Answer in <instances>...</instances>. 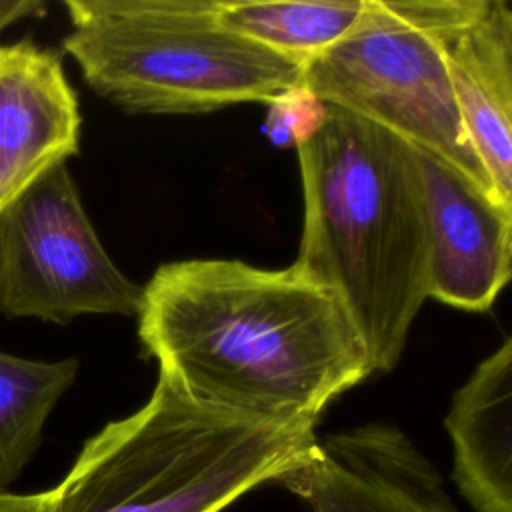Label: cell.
<instances>
[{
	"label": "cell",
	"mask_w": 512,
	"mask_h": 512,
	"mask_svg": "<svg viewBox=\"0 0 512 512\" xmlns=\"http://www.w3.org/2000/svg\"><path fill=\"white\" fill-rule=\"evenodd\" d=\"M158 376L242 414L316 424L372 370L338 298L294 264L194 258L156 268L136 314Z\"/></svg>",
	"instance_id": "obj_1"
},
{
	"label": "cell",
	"mask_w": 512,
	"mask_h": 512,
	"mask_svg": "<svg viewBox=\"0 0 512 512\" xmlns=\"http://www.w3.org/2000/svg\"><path fill=\"white\" fill-rule=\"evenodd\" d=\"M304 224L294 266L330 290L352 320L372 370H392L426 292L428 242L412 146L328 106L296 146Z\"/></svg>",
	"instance_id": "obj_2"
},
{
	"label": "cell",
	"mask_w": 512,
	"mask_h": 512,
	"mask_svg": "<svg viewBox=\"0 0 512 512\" xmlns=\"http://www.w3.org/2000/svg\"><path fill=\"white\" fill-rule=\"evenodd\" d=\"M314 426L204 404L158 376L142 408L84 442L50 512H220L304 468Z\"/></svg>",
	"instance_id": "obj_3"
},
{
	"label": "cell",
	"mask_w": 512,
	"mask_h": 512,
	"mask_svg": "<svg viewBox=\"0 0 512 512\" xmlns=\"http://www.w3.org/2000/svg\"><path fill=\"white\" fill-rule=\"evenodd\" d=\"M62 40L86 84L128 112L202 114L300 84L288 60L216 18L218 0H66Z\"/></svg>",
	"instance_id": "obj_4"
},
{
	"label": "cell",
	"mask_w": 512,
	"mask_h": 512,
	"mask_svg": "<svg viewBox=\"0 0 512 512\" xmlns=\"http://www.w3.org/2000/svg\"><path fill=\"white\" fill-rule=\"evenodd\" d=\"M486 2L364 0L354 26L302 66L300 82L324 104L432 152L498 198L464 134L446 62L450 42Z\"/></svg>",
	"instance_id": "obj_5"
},
{
	"label": "cell",
	"mask_w": 512,
	"mask_h": 512,
	"mask_svg": "<svg viewBox=\"0 0 512 512\" xmlns=\"http://www.w3.org/2000/svg\"><path fill=\"white\" fill-rule=\"evenodd\" d=\"M142 286L104 250L66 162L0 214V314L68 324L82 314L136 316Z\"/></svg>",
	"instance_id": "obj_6"
},
{
	"label": "cell",
	"mask_w": 512,
	"mask_h": 512,
	"mask_svg": "<svg viewBox=\"0 0 512 512\" xmlns=\"http://www.w3.org/2000/svg\"><path fill=\"white\" fill-rule=\"evenodd\" d=\"M412 154L426 220L428 298L486 312L510 280L512 206L432 152L412 146Z\"/></svg>",
	"instance_id": "obj_7"
},
{
	"label": "cell",
	"mask_w": 512,
	"mask_h": 512,
	"mask_svg": "<svg viewBox=\"0 0 512 512\" xmlns=\"http://www.w3.org/2000/svg\"><path fill=\"white\" fill-rule=\"evenodd\" d=\"M284 486L310 512H460L438 468L392 424L324 436Z\"/></svg>",
	"instance_id": "obj_8"
},
{
	"label": "cell",
	"mask_w": 512,
	"mask_h": 512,
	"mask_svg": "<svg viewBox=\"0 0 512 512\" xmlns=\"http://www.w3.org/2000/svg\"><path fill=\"white\" fill-rule=\"evenodd\" d=\"M80 110L56 52L0 46V214L42 174L78 152Z\"/></svg>",
	"instance_id": "obj_9"
},
{
	"label": "cell",
	"mask_w": 512,
	"mask_h": 512,
	"mask_svg": "<svg viewBox=\"0 0 512 512\" xmlns=\"http://www.w3.org/2000/svg\"><path fill=\"white\" fill-rule=\"evenodd\" d=\"M464 134L498 198L512 206V8L488 0L446 52Z\"/></svg>",
	"instance_id": "obj_10"
},
{
	"label": "cell",
	"mask_w": 512,
	"mask_h": 512,
	"mask_svg": "<svg viewBox=\"0 0 512 512\" xmlns=\"http://www.w3.org/2000/svg\"><path fill=\"white\" fill-rule=\"evenodd\" d=\"M446 430L462 498L474 512H512V338L456 390Z\"/></svg>",
	"instance_id": "obj_11"
},
{
	"label": "cell",
	"mask_w": 512,
	"mask_h": 512,
	"mask_svg": "<svg viewBox=\"0 0 512 512\" xmlns=\"http://www.w3.org/2000/svg\"><path fill=\"white\" fill-rule=\"evenodd\" d=\"M76 372V358L42 362L0 350V490L38 450L44 424Z\"/></svg>",
	"instance_id": "obj_12"
},
{
	"label": "cell",
	"mask_w": 512,
	"mask_h": 512,
	"mask_svg": "<svg viewBox=\"0 0 512 512\" xmlns=\"http://www.w3.org/2000/svg\"><path fill=\"white\" fill-rule=\"evenodd\" d=\"M364 0L236 2L218 0L216 18L228 30L298 64L336 44L358 20Z\"/></svg>",
	"instance_id": "obj_13"
},
{
	"label": "cell",
	"mask_w": 512,
	"mask_h": 512,
	"mask_svg": "<svg viewBox=\"0 0 512 512\" xmlns=\"http://www.w3.org/2000/svg\"><path fill=\"white\" fill-rule=\"evenodd\" d=\"M326 112L328 104L300 82L268 102L264 128L274 144L296 148L320 130Z\"/></svg>",
	"instance_id": "obj_14"
},
{
	"label": "cell",
	"mask_w": 512,
	"mask_h": 512,
	"mask_svg": "<svg viewBox=\"0 0 512 512\" xmlns=\"http://www.w3.org/2000/svg\"><path fill=\"white\" fill-rule=\"evenodd\" d=\"M52 488L34 494H14L0 490V512H50Z\"/></svg>",
	"instance_id": "obj_15"
},
{
	"label": "cell",
	"mask_w": 512,
	"mask_h": 512,
	"mask_svg": "<svg viewBox=\"0 0 512 512\" xmlns=\"http://www.w3.org/2000/svg\"><path fill=\"white\" fill-rule=\"evenodd\" d=\"M44 12V2L38 0H0V30Z\"/></svg>",
	"instance_id": "obj_16"
}]
</instances>
